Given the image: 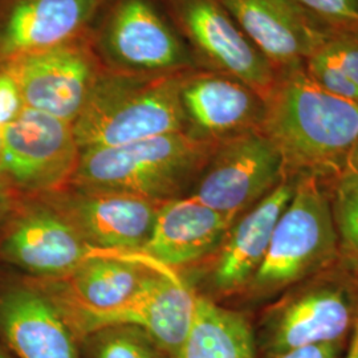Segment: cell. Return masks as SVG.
I'll return each mask as SVG.
<instances>
[{"label": "cell", "instance_id": "cell-1", "mask_svg": "<svg viewBox=\"0 0 358 358\" xmlns=\"http://www.w3.org/2000/svg\"><path fill=\"white\" fill-rule=\"evenodd\" d=\"M266 103L262 131L282 154L285 176L336 178L358 140V103L333 96L304 66L278 76Z\"/></svg>", "mask_w": 358, "mask_h": 358}, {"label": "cell", "instance_id": "cell-2", "mask_svg": "<svg viewBox=\"0 0 358 358\" xmlns=\"http://www.w3.org/2000/svg\"><path fill=\"white\" fill-rule=\"evenodd\" d=\"M219 143V142H217ZM217 143L186 131L81 150L71 186L166 202L196 178Z\"/></svg>", "mask_w": 358, "mask_h": 358}, {"label": "cell", "instance_id": "cell-3", "mask_svg": "<svg viewBox=\"0 0 358 358\" xmlns=\"http://www.w3.org/2000/svg\"><path fill=\"white\" fill-rule=\"evenodd\" d=\"M185 73L131 75L106 69L73 124L80 149L186 131L179 97Z\"/></svg>", "mask_w": 358, "mask_h": 358}, {"label": "cell", "instance_id": "cell-4", "mask_svg": "<svg viewBox=\"0 0 358 358\" xmlns=\"http://www.w3.org/2000/svg\"><path fill=\"white\" fill-rule=\"evenodd\" d=\"M358 320V271L337 262L288 288L267 309L256 344L267 356L344 343Z\"/></svg>", "mask_w": 358, "mask_h": 358}, {"label": "cell", "instance_id": "cell-5", "mask_svg": "<svg viewBox=\"0 0 358 358\" xmlns=\"http://www.w3.org/2000/svg\"><path fill=\"white\" fill-rule=\"evenodd\" d=\"M294 177V195L276 223L267 255L247 287L259 297L287 291L338 262L329 194L315 176Z\"/></svg>", "mask_w": 358, "mask_h": 358}, {"label": "cell", "instance_id": "cell-6", "mask_svg": "<svg viewBox=\"0 0 358 358\" xmlns=\"http://www.w3.org/2000/svg\"><path fill=\"white\" fill-rule=\"evenodd\" d=\"M90 38L112 72L174 75L201 69L159 0H110Z\"/></svg>", "mask_w": 358, "mask_h": 358}, {"label": "cell", "instance_id": "cell-7", "mask_svg": "<svg viewBox=\"0 0 358 358\" xmlns=\"http://www.w3.org/2000/svg\"><path fill=\"white\" fill-rule=\"evenodd\" d=\"M92 247L76 229L38 196L13 192L0 224V260L32 278H62L100 256H127Z\"/></svg>", "mask_w": 358, "mask_h": 358}, {"label": "cell", "instance_id": "cell-8", "mask_svg": "<svg viewBox=\"0 0 358 358\" xmlns=\"http://www.w3.org/2000/svg\"><path fill=\"white\" fill-rule=\"evenodd\" d=\"M201 69L242 81L266 101L278 73L220 0H159Z\"/></svg>", "mask_w": 358, "mask_h": 358}, {"label": "cell", "instance_id": "cell-9", "mask_svg": "<svg viewBox=\"0 0 358 358\" xmlns=\"http://www.w3.org/2000/svg\"><path fill=\"white\" fill-rule=\"evenodd\" d=\"M80 155L73 124L26 108L3 130L0 173L15 194L43 196L71 186Z\"/></svg>", "mask_w": 358, "mask_h": 358}, {"label": "cell", "instance_id": "cell-10", "mask_svg": "<svg viewBox=\"0 0 358 358\" xmlns=\"http://www.w3.org/2000/svg\"><path fill=\"white\" fill-rule=\"evenodd\" d=\"M285 177L282 154L254 130L217 143L190 196L235 223Z\"/></svg>", "mask_w": 358, "mask_h": 358}, {"label": "cell", "instance_id": "cell-11", "mask_svg": "<svg viewBox=\"0 0 358 358\" xmlns=\"http://www.w3.org/2000/svg\"><path fill=\"white\" fill-rule=\"evenodd\" d=\"M198 294L176 269H157L141 289L121 307L101 313L60 310L78 341L109 327H133L148 333L170 358L186 341L195 315Z\"/></svg>", "mask_w": 358, "mask_h": 358}, {"label": "cell", "instance_id": "cell-12", "mask_svg": "<svg viewBox=\"0 0 358 358\" xmlns=\"http://www.w3.org/2000/svg\"><path fill=\"white\" fill-rule=\"evenodd\" d=\"M26 108L75 124L106 71L90 34L19 59L7 66Z\"/></svg>", "mask_w": 358, "mask_h": 358}, {"label": "cell", "instance_id": "cell-13", "mask_svg": "<svg viewBox=\"0 0 358 358\" xmlns=\"http://www.w3.org/2000/svg\"><path fill=\"white\" fill-rule=\"evenodd\" d=\"M38 198L64 217L92 247L115 252H142L165 203L125 192L75 186Z\"/></svg>", "mask_w": 358, "mask_h": 358}, {"label": "cell", "instance_id": "cell-14", "mask_svg": "<svg viewBox=\"0 0 358 358\" xmlns=\"http://www.w3.org/2000/svg\"><path fill=\"white\" fill-rule=\"evenodd\" d=\"M278 75L304 66L333 31L294 0H220Z\"/></svg>", "mask_w": 358, "mask_h": 358}, {"label": "cell", "instance_id": "cell-15", "mask_svg": "<svg viewBox=\"0 0 358 358\" xmlns=\"http://www.w3.org/2000/svg\"><path fill=\"white\" fill-rule=\"evenodd\" d=\"M110 0H0V68L88 35Z\"/></svg>", "mask_w": 358, "mask_h": 358}, {"label": "cell", "instance_id": "cell-16", "mask_svg": "<svg viewBox=\"0 0 358 358\" xmlns=\"http://www.w3.org/2000/svg\"><path fill=\"white\" fill-rule=\"evenodd\" d=\"M179 97L186 133L198 140L217 143L262 130L264 100L234 77L206 69L187 72L180 80Z\"/></svg>", "mask_w": 358, "mask_h": 358}, {"label": "cell", "instance_id": "cell-17", "mask_svg": "<svg viewBox=\"0 0 358 358\" xmlns=\"http://www.w3.org/2000/svg\"><path fill=\"white\" fill-rule=\"evenodd\" d=\"M166 266L143 252L100 256L62 278H28L62 310L101 313L121 307L157 269Z\"/></svg>", "mask_w": 358, "mask_h": 358}, {"label": "cell", "instance_id": "cell-18", "mask_svg": "<svg viewBox=\"0 0 358 358\" xmlns=\"http://www.w3.org/2000/svg\"><path fill=\"white\" fill-rule=\"evenodd\" d=\"M0 341L15 358H83L60 310L28 278L0 282Z\"/></svg>", "mask_w": 358, "mask_h": 358}, {"label": "cell", "instance_id": "cell-19", "mask_svg": "<svg viewBox=\"0 0 358 358\" xmlns=\"http://www.w3.org/2000/svg\"><path fill=\"white\" fill-rule=\"evenodd\" d=\"M294 176H287L231 226L217 251L211 272V284L217 294H236L250 285L267 255L276 223L294 195Z\"/></svg>", "mask_w": 358, "mask_h": 358}, {"label": "cell", "instance_id": "cell-20", "mask_svg": "<svg viewBox=\"0 0 358 358\" xmlns=\"http://www.w3.org/2000/svg\"><path fill=\"white\" fill-rule=\"evenodd\" d=\"M232 224L190 195L174 198L161 207L142 252L170 268L186 267L217 254Z\"/></svg>", "mask_w": 358, "mask_h": 358}, {"label": "cell", "instance_id": "cell-21", "mask_svg": "<svg viewBox=\"0 0 358 358\" xmlns=\"http://www.w3.org/2000/svg\"><path fill=\"white\" fill-rule=\"evenodd\" d=\"M256 333L248 317L198 296L192 329L176 358H256Z\"/></svg>", "mask_w": 358, "mask_h": 358}, {"label": "cell", "instance_id": "cell-22", "mask_svg": "<svg viewBox=\"0 0 358 358\" xmlns=\"http://www.w3.org/2000/svg\"><path fill=\"white\" fill-rule=\"evenodd\" d=\"M333 180L329 199L337 234L338 262L358 271V176L345 169Z\"/></svg>", "mask_w": 358, "mask_h": 358}, {"label": "cell", "instance_id": "cell-23", "mask_svg": "<svg viewBox=\"0 0 358 358\" xmlns=\"http://www.w3.org/2000/svg\"><path fill=\"white\" fill-rule=\"evenodd\" d=\"M83 358H170L153 338L138 328L109 327L80 341Z\"/></svg>", "mask_w": 358, "mask_h": 358}, {"label": "cell", "instance_id": "cell-24", "mask_svg": "<svg viewBox=\"0 0 358 358\" xmlns=\"http://www.w3.org/2000/svg\"><path fill=\"white\" fill-rule=\"evenodd\" d=\"M334 32H358V0H294Z\"/></svg>", "mask_w": 358, "mask_h": 358}, {"label": "cell", "instance_id": "cell-25", "mask_svg": "<svg viewBox=\"0 0 358 358\" xmlns=\"http://www.w3.org/2000/svg\"><path fill=\"white\" fill-rule=\"evenodd\" d=\"M358 88V32H334L320 48Z\"/></svg>", "mask_w": 358, "mask_h": 358}, {"label": "cell", "instance_id": "cell-26", "mask_svg": "<svg viewBox=\"0 0 358 358\" xmlns=\"http://www.w3.org/2000/svg\"><path fill=\"white\" fill-rule=\"evenodd\" d=\"M26 103L13 73L0 68V129L4 130L22 115Z\"/></svg>", "mask_w": 358, "mask_h": 358}, {"label": "cell", "instance_id": "cell-27", "mask_svg": "<svg viewBox=\"0 0 358 358\" xmlns=\"http://www.w3.org/2000/svg\"><path fill=\"white\" fill-rule=\"evenodd\" d=\"M344 348V343L317 344L289 349L282 353L268 355L267 358H338Z\"/></svg>", "mask_w": 358, "mask_h": 358}, {"label": "cell", "instance_id": "cell-28", "mask_svg": "<svg viewBox=\"0 0 358 358\" xmlns=\"http://www.w3.org/2000/svg\"><path fill=\"white\" fill-rule=\"evenodd\" d=\"M13 192L11 187L8 186L7 180L1 176L0 173V224L3 219L6 217L11 202H13Z\"/></svg>", "mask_w": 358, "mask_h": 358}, {"label": "cell", "instance_id": "cell-29", "mask_svg": "<svg viewBox=\"0 0 358 358\" xmlns=\"http://www.w3.org/2000/svg\"><path fill=\"white\" fill-rule=\"evenodd\" d=\"M344 358H358V332L356 328H353L350 344L348 348V353Z\"/></svg>", "mask_w": 358, "mask_h": 358}, {"label": "cell", "instance_id": "cell-30", "mask_svg": "<svg viewBox=\"0 0 358 358\" xmlns=\"http://www.w3.org/2000/svg\"><path fill=\"white\" fill-rule=\"evenodd\" d=\"M346 169L352 170L355 174L358 176V140L356 145H355V148H353V150H352V153H350Z\"/></svg>", "mask_w": 358, "mask_h": 358}, {"label": "cell", "instance_id": "cell-31", "mask_svg": "<svg viewBox=\"0 0 358 358\" xmlns=\"http://www.w3.org/2000/svg\"><path fill=\"white\" fill-rule=\"evenodd\" d=\"M0 358H15L13 353L0 341Z\"/></svg>", "mask_w": 358, "mask_h": 358}, {"label": "cell", "instance_id": "cell-32", "mask_svg": "<svg viewBox=\"0 0 358 358\" xmlns=\"http://www.w3.org/2000/svg\"><path fill=\"white\" fill-rule=\"evenodd\" d=\"M1 149H3V130L0 129V157H1Z\"/></svg>", "mask_w": 358, "mask_h": 358}, {"label": "cell", "instance_id": "cell-33", "mask_svg": "<svg viewBox=\"0 0 358 358\" xmlns=\"http://www.w3.org/2000/svg\"><path fill=\"white\" fill-rule=\"evenodd\" d=\"M355 328H356V329H357V332H358V320H357V322H356V325H355Z\"/></svg>", "mask_w": 358, "mask_h": 358}]
</instances>
